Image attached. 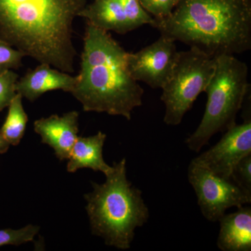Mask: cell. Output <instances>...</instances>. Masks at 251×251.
Segmentation results:
<instances>
[{
  "mask_svg": "<svg viewBox=\"0 0 251 251\" xmlns=\"http://www.w3.org/2000/svg\"><path fill=\"white\" fill-rule=\"evenodd\" d=\"M87 0H0V39L38 62L75 72L74 21Z\"/></svg>",
  "mask_w": 251,
  "mask_h": 251,
  "instance_id": "6da1fadb",
  "label": "cell"
},
{
  "mask_svg": "<svg viewBox=\"0 0 251 251\" xmlns=\"http://www.w3.org/2000/svg\"><path fill=\"white\" fill-rule=\"evenodd\" d=\"M128 54L108 31L87 22L80 71L72 92L84 111L131 120L133 110L143 105L144 90L130 74Z\"/></svg>",
  "mask_w": 251,
  "mask_h": 251,
  "instance_id": "7a4b0ae2",
  "label": "cell"
},
{
  "mask_svg": "<svg viewBox=\"0 0 251 251\" xmlns=\"http://www.w3.org/2000/svg\"><path fill=\"white\" fill-rule=\"evenodd\" d=\"M151 26L212 57L243 53L251 48V0H179Z\"/></svg>",
  "mask_w": 251,
  "mask_h": 251,
  "instance_id": "3957f363",
  "label": "cell"
},
{
  "mask_svg": "<svg viewBox=\"0 0 251 251\" xmlns=\"http://www.w3.org/2000/svg\"><path fill=\"white\" fill-rule=\"evenodd\" d=\"M105 176L103 184L92 182L93 191L85 195L91 230L106 245L127 250L135 229L148 222L150 211L142 191L127 179L125 158L114 163Z\"/></svg>",
  "mask_w": 251,
  "mask_h": 251,
  "instance_id": "277c9868",
  "label": "cell"
},
{
  "mask_svg": "<svg viewBox=\"0 0 251 251\" xmlns=\"http://www.w3.org/2000/svg\"><path fill=\"white\" fill-rule=\"evenodd\" d=\"M249 69L234 55L217 57L214 75L206 87L205 111L201 124L186 139L189 150L199 152L213 135L236 125L238 112L249 94Z\"/></svg>",
  "mask_w": 251,
  "mask_h": 251,
  "instance_id": "5b68a950",
  "label": "cell"
},
{
  "mask_svg": "<svg viewBox=\"0 0 251 251\" xmlns=\"http://www.w3.org/2000/svg\"><path fill=\"white\" fill-rule=\"evenodd\" d=\"M216 62L217 57L194 48L178 52L171 76L162 87L161 99L166 106L163 120L167 125H180L198 96L205 92Z\"/></svg>",
  "mask_w": 251,
  "mask_h": 251,
  "instance_id": "8992f818",
  "label": "cell"
},
{
  "mask_svg": "<svg viewBox=\"0 0 251 251\" xmlns=\"http://www.w3.org/2000/svg\"><path fill=\"white\" fill-rule=\"evenodd\" d=\"M188 179L203 216L211 222L219 221L229 208L251 203V194L231 178L219 176L193 160L188 166Z\"/></svg>",
  "mask_w": 251,
  "mask_h": 251,
  "instance_id": "52a82bcc",
  "label": "cell"
},
{
  "mask_svg": "<svg viewBox=\"0 0 251 251\" xmlns=\"http://www.w3.org/2000/svg\"><path fill=\"white\" fill-rule=\"evenodd\" d=\"M175 41L164 36L135 53L128 54V67L136 81L161 88L173 73L178 51Z\"/></svg>",
  "mask_w": 251,
  "mask_h": 251,
  "instance_id": "ba28073f",
  "label": "cell"
},
{
  "mask_svg": "<svg viewBox=\"0 0 251 251\" xmlns=\"http://www.w3.org/2000/svg\"><path fill=\"white\" fill-rule=\"evenodd\" d=\"M249 154L251 119V115H247L244 123L236 124L226 130L219 143L193 160L219 176L230 178L236 165Z\"/></svg>",
  "mask_w": 251,
  "mask_h": 251,
  "instance_id": "9c48e42d",
  "label": "cell"
},
{
  "mask_svg": "<svg viewBox=\"0 0 251 251\" xmlns=\"http://www.w3.org/2000/svg\"><path fill=\"white\" fill-rule=\"evenodd\" d=\"M79 113L71 111L62 116L52 115L34 122V129L41 142L53 149L60 161L68 160L77 138Z\"/></svg>",
  "mask_w": 251,
  "mask_h": 251,
  "instance_id": "30bf717a",
  "label": "cell"
},
{
  "mask_svg": "<svg viewBox=\"0 0 251 251\" xmlns=\"http://www.w3.org/2000/svg\"><path fill=\"white\" fill-rule=\"evenodd\" d=\"M46 63H41L34 69H29L18 80L16 91L23 98L34 101L46 92L62 90L72 93L76 85L77 76H72Z\"/></svg>",
  "mask_w": 251,
  "mask_h": 251,
  "instance_id": "8fae6325",
  "label": "cell"
},
{
  "mask_svg": "<svg viewBox=\"0 0 251 251\" xmlns=\"http://www.w3.org/2000/svg\"><path fill=\"white\" fill-rule=\"evenodd\" d=\"M217 246L223 251H251V208L242 206L219 220Z\"/></svg>",
  "mask_w": 251,
  "mask_h": 251,
  "instance_id": "7c38bea8",
  "label": "cell"
},
{
  "mask_svg": "<svg viewBox=\"0 0 251 251\" xmlns=\"http://www.w3.org/2000/svg\"><path fill=\"white\" fill-rule=\"evenodd\" d=\"M105 140L106 135L101 131L92 136L77 137L68 158L67 171L75 173L82 168H90L108 175L112 166L104 161L103 149Z\"/></svg>",
  "mask_w": 251,
  "mask_h": 251,
  "instance_id": "4fadbf2b",
  "label": "cell"
},
{
  "mask_svg": "<svg viewBox=\"0 0 251 251\" xmlns=\"http://www.w3.org/2000/svg\"><path fill=\"white\" fill-rule=\"evenodd\" d=\"M99 29L125 34L132 31L122 0H94L79 14Z\"/></svg>",
  "mask_w": 251,
  "mask_h": 251,
  "instance_id": "5bb4252c",
  "label": "cell"
},
{
  "mask_svg": "<svg viewBox=\"0 0 251 251\" xmlns=\"http://www.w3.org/2000/svg\"><path fill=\"white\" fill-rule=\"evenodd\" d=\"M8 108L7 116L0 133L10 145L16 146L24 136L28 122L27 113L23 108L22 95L16 93Z\"/></svg>",
  "mask_w": 251,
  "mask_h": 251,
  "instance_id": "9a60e30c",
  "label": "cell"
},
{
  "mask_svg": "<svg viewBox=\"0 0 251 251\" xmlns=\"http://www.w3.org/2000/svg\"><path fill=\"white\" fill-rule=\"evenodd\" d=\"M39 229V226L34 225H28L18 229H0V247L5 245L19 246L32 242Z\"/></svg>",
  "mask_w": 251,
  "mask_h": 251,
  "instance_id": "2e32d148",
  "label": "cell"
},
{
  "mask_svg": "<svg viewBox=\"0 0 251 251\" xmlns=\"http://www.w3.org/2000/svg\"><path fill=\"white\" fill-rule=\"evenodd\" d=\"M122 2L132 30L144 25H152L154 18L142 7L139 0H122Z\"/></svg>",
  "mask_w": 251,
  "mask_h": 251,
  "instance_id": "e0dca14e",
  "label": "cell"
},
{
  "mask_svg": "<svg viewBox=\"0 0 251 251\" xmlns=\"http://www.w3.org/2000/svg\"><path fill=\"white\" fill-rule=\"evenodd\" d=\"M25 57V54L0 39V74L19 69Z\"/></svg>",
  "mask_w": 251,
  "mask_h": 251,
  "instance_id": "ac0fdd59",
  "label": "cell"
},
{
  "mask_svg": "<svg viewBox=\"0 0 251 251\" xmlns=\"http://www.w3.org/2000/svg\"><path fill=\"white\" fill-rule=\"evenodd\" d=\"M18 75L12 70L0 74V112L7 108L16 95Z\"/></svg>",
  "mask_w": 251,
  "mask_h": 251,
  "instance_id": "d6986e66",
  "label": "cell"
},
{
  "mask_svg": "<svg viewBox=\"0 0 251 251\" xmlns=\"http://www.w3.org/2000/svg\"><path fill=\"white\" fill-rule=\"evenodd\" d=\"M230 178L239 187L251 194V154L243 158L236 165Z\"/></svg>",
  "mask_w": 251,
  "mask_h": 251,
  "instance_id": "ffe728a7",
  "label": "cell"
},
{
  "mask_svg": "<svg viewBox=\"0 0 251 251\" xmlns=\"http://www.w3.org/2000/svg\"><path fill=\"white\" fill-rule=\"evenodd\" d=\"M179 0H139L140 5L155 19L168 17L179 3Z\"/></svg>",
  "mask_w": 251,
  "mask_h": 251,
  "instance_id": "44dd1931",
  "label": "cell"
},
{
  "mask_svg": "<svg viewBox=\"0 0 251 251\" xmlns=\"http://www.w3.org/2000/svg\"><path fill=\"white\" fill-rule=\"evenodd\" d=\"M10 147V144L0 133V153H4L8 151Z\"/></svg>",
  "mask_w": 251,
  "mask_h": 251,
  "instance_id": "7402d4cb",
  "label": "cell"
}]
</instances>
